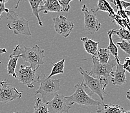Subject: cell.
Segmentation results:
<instances>
[{
    "label": "cell",
    "mask_w": 130,
    "mask_h": 113,
    "mask_svg": "<svg viewBox=\"0 0 130 113\" xmlns=\"http://www.w3.org/2000/svg\"><path fill=\"white\" fill-rule=\"evenodd\" d=\"M78 70L80 74L83 76V81L82 83L84 84L86 89H89L90 92L88 94L89 96H92L93 94H96L99 96L101 102H103L104 97L103 94H107L105 91L106 86L108 84V80L104 78H95L89 74V72L84 70L83 68H78Z\"/></svg>",
    "instance_id": "cell-1"
},
{
    "label": "cell",
    "mask_w": 130,
    "mask_h": 113,
    "mask_svg": "<svg viewBox=\"0 0 130 113\" xmlns=\"http://www.w3.org/2000/svg\"><path fill=\"white\" fill-rule=\"evenodd\" d=\"M38 77L40 85L34 94L35 96L38 94H41L42 96V101L44 103H47L51 100L60 90V81L58 79H47L43 72L40 73Z\"/></svg>",
    "instance_id": "cell-2"
},
{
    "label": "cell",
    "mask_w": 130,
    "mask_h": 113,
    "mask_svg": "<svg viewBox=\"0 0 130 113\" xmlns=\"http://www.w3.org/2000/svg\"><path fill=\"white\" fill-rule=\"evenodd\" d=\"M45 51L38 45L34 47L24 46L21 48V58L26 62L29 63L33 68H39L40 65L44 64Z\"/></svg>",
    "instance_id": "cell-3"
},
{
    "label": "cell",
    "mask_w": 130,
    "mask_h": 113,
    "mask_svg": "<svg viewBox=\"0 0 130 113\" xmlns=\"http://www.w3.org/2000/svg\"><path fill=\"white\" fill-rule=\"evenodd\" d=\"M74 88L76 90L71 96H65L68 102L72 105L76 103L80 106H99L101 103L100 101L95 100L88 94L86 93V88L82 83L76 84Z\"/></svg>",
    "instance_id": "cell-4"
},
{
    "label": "cell",
    "mask_w": 130,
    "mask_h": 113,
    "mask_svg": "<svg viewBox=\"0 0 130 113\" xmlns=\"http://www.w3.org/2000/svg\"><path fill=\"white\" fill-rule=\"evenodd\" d=\"M7 17L9 20L7 26L10 30L13 31L14 34L31 36L29 21L25 18L19 17L18 15L12 10L7 13Z\"/></svg>",
    "instance_id": "cell-5"
},
{
    "label": "cell",
    "mask_w": 130,
    "mask_h": 113,
    "mask_svg": "<svg viewBox=\"0 0 130 113\" xmlns=\"http://www.w3.org/2000/svg\"><path fill=\"white\" fill-rule=\"evenodd\" d=\"M96 54L92 56V58L91 59L93 62V66L90 72H89V74L95 78H104L107 79L113 72V68L117 65V61L114 59L109 60L108 62L106 64H101L98 60Z\"/></svg>",
    "instance_id": "cell-6"
},
{
    "label": "cell",
    "mask_w": 130,
    "mask_h": 113,
    "mask_svg": "<svg viewBox=\"0 0 130 113\" xmlns=\"http://www.w3.org/2000/svg\"><path fill=\"white\" fill-rule=\"evenodd\" d=\"M38 68H33L31 66L21 65L16 73V78L19 82L25 84L29 89H34L35 83L38 82V77L36 76Z\"/></svg>",
    "instance_id": "cell-7"
},
{
    "label": "cell",
    "mask_w": 130,
    "mask_h": 113,
    "mask_svg": "<svg viewBox=\"0 0 130 113\" xmlns=\"http://www.w3.org/2000/svg\"><path fill=\"white\" fill-rule=\"evenodd\" d=\"M0 103H9L22 97V92H19L14 85L9 84L6 79L0 81Z\"/></svg>",
    "instance_id": "cell-8"
},
{
    "label": "cell",
    "mask_w": 130,
    "mask_h": 113,
    "mask_svg": "<svg viewBox=\"0 0 130 113\" xmlns=\"http://www.w3.org/2000/svg\"><path fill=\"white\" fill-rule=\"evenodd\" d=\"M46 103L49 113L68 112L73 106L68 102L64 96L58 94H56L50 102Z\"/></svg>",
    "instance_id": "cell-9"
},
{
    "label": "cell",
    "mask_w": 130,
    "mask_h": 113,
    "mask_svg": "<svg viewBox=\"0 0 130 113\" xmlns=\"http://www.w3.org/2000/svg\"><path fill=\"white\" fill-rule=\"evenodd\" d=\"M82 11L84 15V28L85 30L89 34H94L101 28L102 24L99 22L96 16V13L89 10L86 5L82 7Z\"/></svg>",
    "instance_id": "cell-10"
},
{
    "label": "cell",
    "mask_w": 130,
    "mask_h": 113,
    "mask_svg": "<svg viewBox=\"0 0 130 113\" xmlns=\"http://www.w3.org/2000/svg\"><path fill=\"white\" fill-rule=\"evenodd\" d=\"M54 30L56 33L64 38H67L74 28V23L68 20L63 15L53 18Z\"/></svg>",
    "instance_id": "cell-11"
},
{
    "label": "cell",
    "mask_w": 130,
    "mask_h": 113,
    "mask_svg": "<svg viewBox=\"0 0 130 113\" xmlns=\"http://www.w3.org/2000/svg\"><path fill=\"white\" fill-rule=\"evenodd\" d=\"M19 57H21V47L20 45H17L13 49L12 53L9 56V60L7 64V73L11 75L13 77L16 78V70L17 62Z\"/></svg>",
    "instance_id": "cell-12"
},
{
    "label": "cell",
    "mask_w": 130,
    "mask_h": 113,
    "mask_svg": "<svg viewBox=\"0 0 130 113\" xmlns=\"http://www.w3.org/2000/svg\"><path fill=\"white\" fill-rule=\"evenodd\" d=\"M110 76L111 77V83L113 85H122L127 83L126 76V70L123 68L122 65L120 63L116 66V70L112 72Z\"/></svg>",
    "instance_id": "cell-13"
},
{
    "label": "cell",
    "mask_w": 130,
    "mask_h": 113,
    "mask_svg": "<svg viewBox=\"0 0 130 113\" xmlns=\"http://www.w3.org/2000/svg\"><path fill=\"white\" fill-rule=\"evenodd\" d=\"M38 12L39 13L43 12L44 14H47L48 12H61L63 10L58 0H46L40 5Z\"/></svg>",
    "instance_id": "cell-14"
},
{
    "label": "cell",
    "mask_w": 130,
    "mask_h": 113,
    "mask_svg": "<svg viewBox=\"0 0 130 113\" xmlns=\"http://www.w3.org/2000/svg\"><path fill=\"white\" fill-rule=\"evenodd\" d=\"M124 110V108L119 105L104 104L101 102L98 106L96 113H122Z\"/></svg>",
    "instance_id": "cell-15"
},
{
    "label": "cell",
    "mask_w": 130,
    "mask_h": 113,
    "mask_svg": "<svg viewBox=\"0 0 130 113\" xmlns=\"http://www.w3.org/2000/svg\"><path fill=\"white\" fill-rule=\"evenodd\" d=\"M80 40L83 42L85 51L88 54L93 56L97 53L99 42H95L87 37H82L80 39Z\"/></svg>",
    "instance_id": "cell-16"
},
{
    "label": "cell",
    "mask_w": 130,
    "mask_h": 113,
    "mask_svg": "<svg viewBox=\"0 0 130 113\" xmlns=\"http://www.w3.org/2000/svg\"><path fill=\"white\" fill-rule=\"evenodd\" d=\"M107 34H108L109 38V46L107 47V49L109 52V53L114 57L115 59L117 61V63L119 64V63H120V58L119 57V55H118V47L114 43L113 37H112L113 36V29L107 32Z\"/></svg>",
    "instance_id": "cell-17"
},
{
    "label": "cell",
    "mask_w": 130,
    "mask_h": 113,
    "mask_svg": "<svg viewBox=\"0 0 130 113\" xmlns=\"http://www.w3.org/2000/svg\"><path fill=\"white\" fill-rule=\"evenodd\" d=\"M28 2H29L30 7H31L33 15L36 16V18H37L39 26H43V23H42V20L40 18V15H39L38 9L41 4L44 3L45 0H28Z\"/></svg>",
    "instance_id": "cell-18"
},
{
    "label": "cell",
    "mask_w": 130,
    "mask_h": 113,
    "mask_svg": "<svg viewBox=\"0 0 130 113\" xmlns=\"http://www.w3.org/2000/svg\"><path fill=\"white\" fill-rule=\"evenodd\" d=\"M65 60H66L65 59H62L55 64L52 63V65H53V68H52L50 75L48 77H47V79H50L53 76H56V75L62 74V73H64Z\"/></svg>",
    "instance_id": "cell-19"
},
{
    "label": "cell",
    "mask_w": 130,
    "mask_h": 113,
    "mask_svg": "<svg viewBox=\"0 0 130 113\" xmlns=\"http://www.w3.org/2000/svg\"><path fill=\"white\" fill-rule=\"evenodd\" d=\"M91 10L94 13H96L99 10L107 12L109 13H113V9L111 7L110 5L109 4L106 0H97V5L94 8Z\"/></svg>",
    "instance_id": "cell-20"
},
{
    "label": "cell",
    "mask_w": 130,
    "mask_h": 113,
    "mask_svg": "<svg viewBox=\"0 0 130 113\" xmlns=\"http://www.w3.org/2000/svg\"><path fill=\"white\" fill-rule=\"evenodd\" d=\"M34 113H49L47 103H44L40 97H37L35 99Z\"/></svg>",
    "instance_id": "cell-21"
},
{
    "label": "cell",
    "mask_w": 130,
    "mask_h": 113,
    "mask_svg": "<svg viewBox=\"0 0 130 113\" xmlns=\"http://www.w3.org/2000/svg\"><path fill=\"white\" fill-rule=\"evenodd\" d=\"M96 58L101 64H106L109 60L110 53L107 48H100L96 54Z\"/></svg>",
    "instance_id": "cell-22"
},
{
    "label": "cell",
    "mask_w": 130,
    "mask_h": 113,
    "mask_svg": "<svg viewBox=\"0 0 130 113\" xmlns=\"http://www.w3.org/2000/svg\"><path fill=\"white\" fill-rule=\"evenodd\" d=\"M117 35L122 40H124L126 41L130 42V33L127 30L124 28H120L117 30L113 29V35Z\"/></svg>",
    "instance_id": "cell-23"
},
{
    "label": "cell",
    "mask_w": 130,
    "mask_h": 113,
    "mask_svg": "<svg viewBox=\"0 0 130 113\" xmlns=\"http://www.w3.org/2000/svg\"><path fill=\"white\" fill-rule=\"evenodd\" d=\"M117 46H119L125 53L129 55L130 57V42L122 40L120 42H118L117 43Z\"/></svg>",
    "instance_id": "cell-24"
},
{
    "label": "cell",
    "mask_w": 130,
    "mask_h": 113,
    "mask_svg": "<svg viewBox=\"0 0 130 113\" xmlns=\"http://www.w3.org/2000/svg\"><path fill=\"white\" fill-rule=\"evenodd\" d=\"M74 0H58L59 4L62 8V10L64 12H69V10L71 9L70 2ZM78 2H81L82 0H78Z\"/></svg>",
    "instance_id": "cell-25"
},
{
    "label": "cell",
    "mask_w": 130,
    "mask_h": 113,
    "mask_svg": "<svg viewBox=\"0 0 130 113\" xmlns=\"http://www.w3.org/2000/svg\"><path fill=\"white\" fill-rule=\"evenodd\" d=\"M123 68L126 71L130 73V57H126L124 60V62L122 65Z\"/></svg>",
    "instance_id": "cell-26"
},
{
    "label": "cell",
    "mask_w": 130,
    "mask_h": 113,
    "mask_svg": "<svg viewBox=\"0 0 130 113\" xmlns=\"http://www.w3.org/2000/svg\"><path fill=\"white\" fill-rule=\"evenodd\" d=\"M10 10L7 8H6L5 5L4 3H0V19L2 18V15L3 12H6L7 14L8 12H9Z\"/></svg>",
    "instance_id": "cell-27"
},
{
    "label": "cell",
    "mask_w": 130,
    "mask_h": 113,
    "mask_svg": "<svg viewBox=\"0 0 130 113\" xmlns=\"http://www.w3.org/2000/svg\"><path fill=\"white\" fill-rule=\"evenodd\" d=\"M120 3H121L122 6L123 8L124 9H126L128 7H130L129 2H126V1H124V0H120Z\"/></svg>",
    "instance_id": "cell-28"
},
{
    "label": "cell",
    "mask_w": 130,
    "mask_h": 113,
    "mask_svg": "<svg viewBox=\"0 0 130 113\" xmlns=\"http://www.w3.org/2000/svg\"><path fill=\"white\" fill-rule=\"evenodd\" d=\"M7 49L6 48H1L0 47V55H2V54H4V53H7Z\"/></svg>",
    "instance_id": "cell-29"
},
{
    "label": "cell",
    "mask_w": 130,
    "mask_h": 113,
    "mask_svg": "<svg viewBox=\"0 0 130 113\" xmlns=\"http://www.w3.org/2000/svg\"><path fill=\"white\" fill-rule=\"evenodd\" d=\"M126 98L130 102V89L127 92V93H126Z\"/></svg>",
    "instance_id": "cell-30"
},
{
    "label": "cell",
    "mask_w": 130,
    "mask_h": 113,
    "mask_svg": "<svg viewBox=\"0 0 130 113\" xmlns=\"http://www.w3.org/2000/svg\"><path fill=\"white\" fill-rule=\"evenodd\" d=\"M21 1H22V0H18V1L17 3H16V6H15V7H14L15 9H18V6H19V4H20V2H21Z\"/></svg>",
    "instance_id": "cell-31"
},
{
    "label": "cell",
    "mask_w": 130,
    "mask_h": 113,
    "mask_svg": "<svg viewBox=\"0 0 130 113\" xmlns=\"http://www.w3.org/2000/svg\"><path fill=\"white\" fill-rule=\"evenodd\" d=\"M125 13L127 16H130V10H125Z\"/></svg>",
    "instance_id": "cell-32"
},
{
    "label": "cell",
    "mask_w": 130,
    "mask_h": 113,
    "mask_svg": "<svg viewBox=\"0 0 130 113\" xmlns=\"http://www.w3.org/2000/svg\"><path fill=\"white\" fill-rule=\"evenodd\" d=\"M9 0H0V3H7V2H8Z\"/></svg>",
    "instance_id": "cell-33"
},
{
    "label": "cell",
    "mask_w": 130,
    "mask_h": 113,
    "mask_svg": "<svg viewBox=\"0 0 130 113\" xmlns=\"http://www.w3.org/2000/svg\"><path fill=\"white\" fill-rule=\"evenodd\" d=\"M122 113H130V110H124Z\"/></svg>",
    "instance_id": "cell-34"
},
{
    "label": "cell",
    "mask_w": 130,
    "mask_h": 113,
    "mask_svg": "<svg viewBox=\"0 0 130 113\" xmlns=\"http://www.w3.org/2000/svg\"><path fill=\"white\" fill-rule=\"evenodd\" d=\"M13 113H19V112H13Z\"/></svg>",
    "instance_id": "cell-35"
},
{
    "label": "cell",
    "mask_w": 130,
    "mask_h": 113,
    "mask_svg": "<svg viewBox=\"0 0 130 113\" xmlns=\"http://www.w3.org/2000/svg\"><path fill=\"white\" fill-rule=\"evenodd\" d=\"M1 64H2V62L0 61V65H1Z\"/></svg>",
    "instance_id": "cell-36"
}]
</instances>
